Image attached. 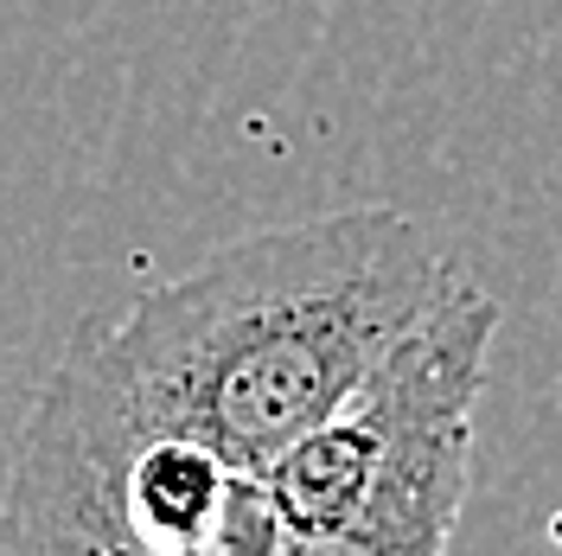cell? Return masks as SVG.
I'll return each instance as SVG.
<instances>
[{
  "label": "cell",
  "instance_id": "6da1fadb",
  "mask_svg": "<svg viewBox=\"0 0 562 556\" xmlns=\"http://www.w3.org/2000/svg\"><path fill=\"white\" fill-rule=\"evenodd\" d=\"M460 263L396 205L244 231L140 288L115 340L140 383L244 474H269L448 294Z\"/></svg>",
  "mask_w": 562,
  "mask_h": 556
},
{
  "label": "cell",
  "instance_id": "3957f363",
  "mask_svg": "<svg viewBox=\"0 0 562 556\" xmlns=\"http://www.w3.org/2000/svg\"><path fill=\"white\" fill-rule=\"evenodd\" d=\"M498 301L460 269L448 294L269 467L281 556H435L473 487Z\"/></svg>",
  "mask_w": 562,
  "mask_h": 556
},
{
  "label": "cell",
  "instance_id": "7a4b0ae2",
  "mask_svg": "<svg viewBox=\"0 0 562 556\" xmlns=\"http://www.w3.org/2000/svg\"><path fill=\"white\" fill-rule=\"evenodd\" d=\"M0 551L281 556L269 474H244L140 383L115 320L70 326L0 492Z\"/></svg>",
  "mask_w": 562,
  "mask_h": 556
}]
</instances>
